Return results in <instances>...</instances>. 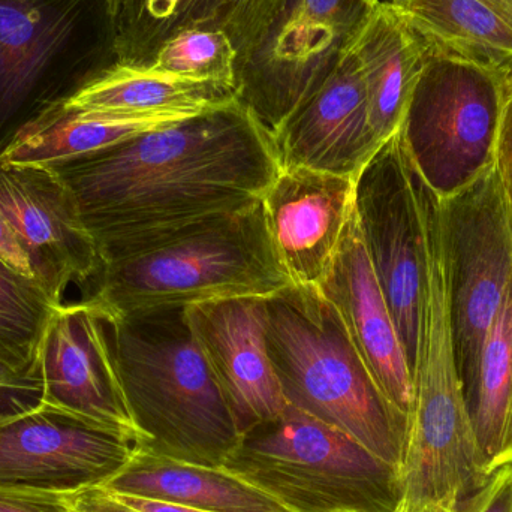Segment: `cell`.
Wrapping results in <instances>:
<instances>
[{"label":"cell","mask_w":512,"mask_h":512,"mask_svg":"<svg viewBox=\"0 0 512 512\" xmlns=\"http://www.w3.org/2000/svg\"><path fill=\"white\" fill-rule=\"evenodd\" d=\"M442 210L457 367L468 400L484 342L512 282V221L496 165L442 198Z\"/></svg>","instance_id":"ba28073f"},{"label":"cell","mask_w":512,"mask_h":512,"mask_svg":"<svg viewBox=\"0 0 512 512\" xmlns=\"http://www.w3.org/2000/svg\"><path fill=\"white\" fill-rule=\"evenodd\" d=\"M510 72L429 44L399 134L409 161L439 197H453L495 164Z\"/></svg>","instance_id":"52a82bcc"},{"label":"cell","mask_w":512,"mask_h":512,"mask_svg":"<svg viewBox=\"0 0 512 512\" xmlns=\"http://www.w3.org/2000/svg\"><path fill=\"white\" fill-rule=\"evenodd\" d=\"M459 512H512V463L493 471L486 486L469 498Z\"/></svg>","instance_id":"83f0119b"},{"label":"cell","mask_w":512,"mask_h":512,"mask_svg":"<svg viewBox=\"0 0 512 512\" xmlns=\"http://www.w3.org/2000/svg\"><path fill=\"white\" fill-rule=\"evenodd\" d=\"M354 213L376 279L387 298L411 370L417 358L423 234L399 132L355 179Z\"/></svg>","instance_id":"30bf717a"},{"label":"cell","mask_w":512,"mask_h":512,"mask_svg":"<svg viewBox=\"0 0 512 512\" xmlns=\"http://www.w3.org/2000/svg\"><path fill=\"white\" fill-rule=\"evenodd\" d=\"M274 144L280 170L310 168L357 179L382 144L370 125L366 89L351 45L322 86L274 135Z\"/></svg>","instance_id":"2e32d148"},{"label":"cell","mask_w":512,"mask_h":512,"mask_svg":"<svg viewBox=\"0 0 512 512\" xmlns=\"http://www.w3.org/2000/svg\"><path fill=\"white\" fill-rule=\"evenodd\" d=\"M222 468L292 512H396L400 471L288 405L240 436Z\"/></svg>","instance_id":"8992f818"},{"label":"cell","mask_w":512,"mask_h":512,"mask_svg":"<svg viewBox=\"0 0 512 512\" xmlns=\"http://www.w3.org/2000/svg\"><path fill=\"white\" fill-rule=\"evenodd\" d=\"M355 179L310 168L280 170L261 198L268 237L289 282L318 289L354 215Z\"/></svg>","instance_id":"5bb4252c"},{"label":"cell","mask_w":512,"mask_h":512,"mask_svg":"<svg viewBox=\"0 0 512 512\" xmlns=\"http://www.w3.org/2000/svg\"><path fill=\"white\" fill-rule=\"evenodd\" d=\"M44 405L41 367L18 369L0 358V423Z\"/></svg>","instance_id":"4316f807"},{"label":"cell","mask_w":512,"mask_h":512,"mask_svg":"<svg viewBox=\"0 0 512 512\" xmlns=\"http://www.w3.org/2000/svg\"><path fill=\"white\" fill-rule=\"evenodd\" d=\"M495 165L512 221V69L505 83L504 104L496 138Z\"/></svg>","instance_id":"f1b7e54d"},{"label":"cell","mask_w":512,"mask_h":512,"mask_svg":"<svg viewBox=\"0 0 512 512\" xmlns=\"http://www.w3.org/2000/svg\"><path fill=\"white\" fill-rule=\"evenodd\" d=\"M286 0H113L120 65L147 66L162 44L186 29L225 33L237 71L264 41Z\"/></svg>","instance_id":"ac0fdd59"},{"label":"cell","mask_w":512,"mask_h":512,"mask_svg":"<svg viewBox=\"0 0 512 512\" xmlns=\"http://www.w3.org/2000/svg\"><path fill=\"white\" fill-rule=\"evenodd\" d=\"M56 495H57V493H56ZM57 498H59V496H57ZM59 501H60V499H59ZM60 504H62V501H60ZM62 505H63V504H62ZM63 508H65V505H63ZM65 511H66V512H69L68 510H66V508H65Z\"/></svg>","instance_id":"836d02e7"},{"label":"cell","mask_w":512,"mask_h":512,"mask_svg":"<svg viewBox=\"0 0 512 512\" xmlns=\"http://www.w3.org/2000/svg\"><path fill=\"white\" fill-rule=\"evenodd\" d=\"M117 63L113 0H0V155Z\"/></svg>","instance_id":"5b68a950"},{"label":"cell","mask_w":512,"mask_h":512,"mask_svg":"<svg viewBox=\"0 0 512 512\" xmlns=\"http://www.w3.org/2000/svg\"><path fill=\"white\" fill-rule=\"evenodd\" d=\"M0 212L29 255L36 282L54 304L63 303L71 283L95 285L104 259L74 195L50 167L0 162Z\"/></svg>","instance_id":"7c38bea8"},{"label":"cell","mask_w":512,"mask_h":512,"mask_svg":"<svg viewBox=\"0 0 512 512\" xmlns=\"http://www.w3.org/2000/svg\"><path fill=\"white\" fill-rule=\"evenodd\" d=\"M45 167L74 195L104 265L254 206L280 173L274 138L239 101Z\"/></svg>","instance_id":"6da1fadb"},{"label":"cell","mask_w":512,"mask_h":512,"mask_svg":"<svg viewBox=\"0 0 512 512\" xmlns=\"http://www.w3.org/2000/svg\"><path fill=\"white\" fill-rule=\"evenodd\" d=\"M104 490V489H102ZM105 493L116 499L120 504L126 505L131 510L138 512H207L197 508L185 507V505L171 504V502L156 501V499L141 498V496L123 495V493Z\"/></svg>","instance_id":"1f68e13d"},{"label":"cell","mask_w":512,"mask_h":512,"mask_svg":"<svg viewBox=\"0 0 512 512\" xmlns=\"http://www.w3.org/2000/svg\"><path fill=\"white\" fill-rule=\"evenodd\" d=\"M137 439L42 405L0 423V490L72 493L101 487L132 459Z\"/></svg>","instance_id":"8fae6325"},{"label":"cell","mask_w":512,"mask_h":512,"mask_svg":"<svg viewBox=\"0 0 512 512\" xmlns=\"http://www.w3.org/2000/svg\"><path fill=\"white\" fill-rule=\"evenodd\" d=\"M105 316L138 448L222 468L242 433L192 334L186 307Z\"/></svg>","instance_id":"7a4b0ae2"},{"label":"cell","mask_w":512,"mask_h":512,"mask_svg":"<svg viewBox=\"0 0 512 512\" xmlns=\"http://www.w3.org/2000/svg\"><path fill=\"white\" fill-rule=\"evenodd\" d=\"M265 336L286 403L400 471L409 415L379 390L333 304L318 289L288 286L268 297Z\"/></svg>","instance_id":"3957f363"},{"label":"cell","mask_w":512,"mask_h":512,"mask_svg":"<svg viewBox=\"0 0 512 512\" xmlns=\"http://www.w3.org/2000/svg\"><path fill=\"white\" fill-rule=\"evenodd\" d=\"M466 405L492 474L512 451V282L484 342Z\"/></svg>","instance_id":"cb8c5ba5"},{"label":"cell","mask_w":512,"mask_h":512,"mask_svg":"<svg viewBox=\"0 0 512 512\" xmlns=\"http://www.w3.org/2000/svg\"><path fill=\"white\" fill-rule=\"evenodd\" d=\"M56 306L38 283L0 259V358L18 369L41 367L42 340Z\"/></svg>","instance_id":"d4e9b609"},{"label":"cell","mask_w":512,"mask_h":512,"mask_svg":"<svg viewBox=\"0 0 512 512\" xmlns=\"http://www.w3.org/2000/svg\"><path fill=\"white\" fill-rule=\"evenodd\" d=\"M373 0H286L264 41L237 71V101L274 138L322 86Z\"/></svg>","instance_id":"9c48e42d"},{"label":"cell","mask_w":512,"mask_h":512,"mask_svg":"<svg viewBox=\"0 0 512 512\" xmlns=\"http://www.w3.org/2000/svg\"><path fill=\"white\" fill-rule=\"evenodd\" d=\"M292 283L277 262L261 200L104 265L87 298L107 315L271 297Z\"/></svg>","instance_id":"277c9868"},{"label":"cell","mask_w":512,"mask_h":512,"mask_svg":"<svg viewBox=\"0 0 512 512\" xmlns=\"http://www.w3.org/2000/svg\"><path fill=\"white\" fill-rule=\"evenodd\" d=\"M369 105L370 125L379 144L399 132L429 44L388 0H373L351 44Z\"/></svg>","instance_id":"d6986e66"},{"label":"cell","mask_w":512,"mask_h":512,"mask_svg":"<svg viewBox=\"0 0 512 512\" xmlns=\"http://www.w3.org/2000/svg\"><path fill=\"white\" fill-rule=\"evenodd\" d=\"M203 114V113H201ZM198 114H117L59 107L18 135L0 155L2 164L53 165L90 155Z\"/></svg>","instance_id":"44dd1931"},{"label":"cell","mask_w":512,"mask_h":512,"mask_svg":"<svg viewBox=\"0 0 512 512\" xmlns=\"http://www.w3.org/2000/svg\"><path fill=\"white\" fill-rule=\"evenodd\" d=\"M101 489L207 512H292L227 469L182 462L140 448Z\"/></svg>","instance_id":"ffe728a7"},{"label":"cell","mask_w":512,"mask_h":512,"mask_svg":"<svg viewBox=\"0 0 512 512\" xmlns=\"http://www.w3.org/2000/svg\"><path fill=\"white\" fill-rule=\"evenodd\" d=\"M0 259L18 273L26 276L27 279L36 282L35 271H33L29 255L24 251L17 233L2 212H0Z\"/></svg>","instance_id":"4dcf8cb0"},{"label":"cell","mask_w":512,"mask_h":512,"mask_svg":"<svg viewBox=\"0 0 512 512\" xmlns=\"http://www.w3.org/2000/svg\"><path fill=\"white\" fill-rule=\"evenodd\" d=\"M267 300L222 298L186 307L192 334L242 435L288 406L268 355Z\"/></svg>","instance_id":"9a60e30c"},{"label":"cell","mask_w":512,"mask_h":512,"mask_svg":"<svg viewBox=\"0 0 512 512\" xmlns=\"http://www.w3.org/2000/svg\"><path fill=\"white\" fill-rule=\"evenodd\" d=\"M237 101L234 87L159 74L150 66L114 65L63 107L101 113L201 114Z\"/></svg>","instance_id":"603a6c76"},{"label":"cell","mask_w":512,"mask_h":512,"mask_svg":"<svg viewBox=\"0 0 512 512\" xmlns=\"http://www.w3.org/2000/svg\"><path fill=\"white\" fill-rule=\"evenodd\" d=\"M57 496L69 512H138L111 498L101 487L57 493Z\"/></svg>","instance_id":"f546056e"},{"label":"cell","mask_w":512,"mask_h":512,"mask_svg":"<svg viewBox=\"0 0 512 512\" xmlns=\"http://www.w3.org/2000/svg\"><path fill=\"white\" fill-rule=\"evenodd\" d=\"M433 47L512 69V0H388Z\"/></svg>","instance_id":"7402d4cb"},{"label":"cell","mask_w":512,"mask_h":512,"mask_svg":"<svg viewBox=\"0 0 512 512\" xmlns=\"http://www.w3.org/2000/svg\"><path fill=\"white\" fill-rule=\"evenodd\" d=\"M44 405L137 439L114 363L104 309L92 298L54 307L42 340Z\"/></svg>","instance_id":"4fadbf2b"},{"label":"cell","mask_w":512,"mask_h":512,"mask_svg":"<svg viewBox=\"0 0 512 512\" xmlns=\"http://www.w3.org/2000/svg\"><path fill=\"white\" fill-rule=\"evenodd\" d=\"M510 463H512V451L510 454H508L507 457H505L504 462H502L501 466L510 465Z\"/></svg>","instance_id":"d6a6232c"},{"label":"cell","mask_w":512,"mask_h":512,"mask_svg":"<svg viewBox=\"0 0 512 512\" xmlns=\"http://www.w3.org/2000/svg\"><path fill=\"white\" fill-rule=\"evenodd\" d=\"M318 291L339 313L349 339L376 385L411 417L414 381L387 298L367 258L355 213L333 267Z\"/></svg>","instance_id":"e0dca14e"},{"label":"cell","mask_w":512,"mask_h":512,"mask_svg":"<svg viewBox=\"0 0 512 512\" xmlns=\"http://www.w3.org/2000/svg\"><path fill=\"white\" fill-rule=\"evenodd\" d=\"M159 74L236 89L237 51L225 33L186 29L164 42L150 62Z\"/></svg>","instance_id":"484cf974"}]
</instances>
